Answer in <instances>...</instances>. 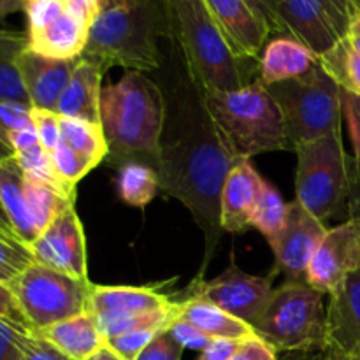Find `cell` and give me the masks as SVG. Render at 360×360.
<instances>
[{
    "label": "cell",
    "mask_w": 360,
    "mask_h": 360,
    "mask_svg": "<svg viewBox=\"0 0 360 360\" xmlns=\"http://www.w3.org/2000/svg\"><path fill=\"white\" fill-rule=\"evenodd\" d=\"M287 214L288 204L285 202L281 193L273 185L264 181L262 192H260L257 206L253 210L250 225L259 229L264 234V238L269 241V239H273L283 229L285 221H287Z\"/></svg>",
    "instance_id": "4dcf8cb0"
},
{
    "label": "cell",
    "mask_w": 360,
    "mask_h": 360,
    "mask_svg": "<svg viewBox=\"0 0 360 360\" xmlns=\"http://www.w3.org/2000/svg\"><path fill=\"white\" fill-rule=\"evenodd\" d=\"M102 70L94 63L81 58L58 98L55 112L62 118L86 120L101 123V79Z\"/></svg>",
    "instance_id": "7402d4cb"
},
{
    "label": "cell",
    "mask_w": 360,
    "mask_h": 360,
    "mask_svg": "<svg viewBox=\"0 0 360 360\" xmlns=\"http://www.w3.org/2000/svg\"><path fill=\"white\" fill-rule=\"evenodd\" d=\"M67 11L63 0H28L25 4L27 14V32H35L44 28Z\"/></svg>",
    "instance_id": "8d00e7d4"
},
{
    "label": "cell",
    "mask_w": 360,
    "mask_h": 360,
    "mask_svg": "<svg viewBox=\"0 0 360 360\" xmlns=\"http://www.w3.org/2000/svg\"><path fill=\"white\" fill-rule=\"evenodd\" d=\"M37 264L79 280H88L86 239L83 224L70 206L30 245Z\"/></svg>",
    "instance_id": "4fadbf2b"
},
{
    "label": "cell",
    "mask_w": 360,
    "mask_h": 360,
    "mask_svg": "<svg viewBox=\"0 0 360 360\" xmlns=\"http://www.w3.org/2000/svg\"><path fill=\"white\" fill-rule=\"evenodd\" d=\"M327 308L329 347L352 354L360 347V271L348 274L333 292Z\"/></svg>",
    "instance_id": "ac0fdd59"
},
{
    "label": "cell",
    "mask_w": 360,
    "mask_h": 360,
    "mask_svg": "<svg viewBox=\"0 0 360 360\" xmlns=\"http://www.w3.org/2000/svg\"><path fill=\"white\" fill-rule=\"evenodd\" d=\"M185 348L171 336L169 330H162L136 360H181Z\"/></svg>",
    "instance_id": "ab89813d"
},
{
    "label": "cell",
    "mask_w": 360,
    "mask_h": 360,
    "mask_svg": "<svg viewBox=\"0 0 360 360\" xmlns=\"http://www.w3.org/2000/svg\"><path fill=\"white\" fill-rule=\"evenodd\" d=\"M326 352H308V354H299L294 360H326Z\"/></svg>",
    "instance_id": "11a10c76"
},
{
    "label": "cell",
    "mask_w": 360,
    "mask_h": 360,
    "mask_svg": "<svg viewBox=\"0 0 360 360\" xmlns=\"http://www.w3.org/2000/svg\"><path fill=\"white\" fill-rule=\"evenodd\" d=\"M236 347H238V341L217 340L213 341L206 350L200 352L199 359L197 360H231Z\"/></svg>",
    "instance_id": "681fc988"
},
{
    "label": "cell",
    "mask_w": 360,
    "mask_h": 360,
    "mask_svg": "<svg viewBox=\"0 0 360 360\" xmlns=\"http://www.w3.org/2000/svg\"><path fill=\"white\" fill-rule=\"evenodd\" d=\"M294 153L295 200L326 224L340 213L350 192V157L345 153L341 130L297 144Z\"/></svg>",
    "instance_id": "ba28073f"
},
{
    "label": "cell",
    "mask_w": 360,
    "mask_h": 360,
    "mask_svg": "<svg viewBox=\"0 0 360 360\" xmlns=\"http://www.w3.org/2000/svg\"><path fill=\"white\" fill-rule=\"evenodd\" d=\"M28 330L44 329L88 311L91 283L32 262L9 285Z\"/></svg>",
    "instance_id": "9c48e42d"
},
{
    "label": "cell",
    "mask_w": 360,
    "mask_h": 360,
    "mask_svg": "<svg viewBox=\"0 0 360 360\" xmlns=\"http://www.w3.org/2000/svg\"><path fill=\"white\" fill-rule=\"evenodd\" d=\"M264 181L266 179H262L248 158H241L232 165L220 200V221L224 231L243 232L252 227L250 221Z\"/></svg>",
    "instance_id": "e0dca14e"
},
{
    "label": "cell",
    "mask_w": 360,
    "mask_h": 360,
    "mask_svg": "<svg viewBox=\"0 0 360 360\" xmlns=\"http://www.w3.org/2000/svg\"><path fill=\"white\" fill-rule=\"evenodd\" d=\"M214 23L227 39L232 51L243 60L262 55L271 35L267 25L246 4V0H202Z\"/></svg>",
    "instance_id": "9a60e30c"
},
{
    "label": "cell",
    "mask_w": 360,
    "mask_h": 360,
    "mask_svg": "<svg viewBox=\"0 0 360 360\" xmlns=\"http://www.w3.org/2000/svg\"><path fill=\"white\" fill-rule=\"evenodd\" d=\"M278 352L259 336L239 341L231 360H278Z\"/></svg>",
    "instance_id": "60d3db41"
},
{
    "label": "cell",
    "mask_w": 360,
    "mask_h": 360,
    "mask_svg": "<svg viewBox=\"0 0 360 360\" xmlns=\"http://www.w3.org/2000/svg\"><path fill=\"white\" fill-rule=\"evenodd\" d=\"M25 197L37 236H41L67 207L74 206L76 200V197L67 195L62 190L28 176H25Z\"/></svg>",
    "instance_id": "4316f807"
},
{
    "label": "cell",
    "mask_w": 360,
    "mask_h": 360,
    "mask_svg": "<svg viewBox=\"0 0 360 360\" xmlns=\"http://www.w3.org/2000/svg\"><path fill=\"white\" fill-rule=\"evenodd\" d=\"M347 39H348V42L354 46L355 51H357L360 55V11L357 14H355L354 20H352L350 28H348Z\"/></svg>",
    "instance_id": "816d5d0a"
},
{
    "label": "cell",
    "mask_w": 360,
    "mask_h": 360,
    "mask_svg": "<svg viewBox=\"0 0 360 360\" xmlns=\"http://www.w3.org/2000/svg\"><path fill=\"white\" fill-rule=\"evenodd\" d=\"M27 48V32L0 28V101L30 105L20 72V58Z\"/></svg>",
    "instance_id": "484cf974"
},
{
    "label": "cell",
    "mask_w": 360,
    "mask_h": 360,
    "mask_svg": "<svg viewBox=\"0 0 360 360\" xmlns=\"http://www.w3.org/2000/svg\"><path fill=\"white\" fill-rule=\"evenodd\" d=\"M178 319L186 320L214 341L225 340L239 343V341L257 336L250 323L200 299L186 297L179 301Z\"/></svg>",
    "instance_id": "cb8c5ba5"
},
{
    "label": "cell",
    "mask_w": 360,
    "mask_h": 360,
    "mask_svg": "<svg viewBox=\"0 0 360 360\" xmlns=\"http://www.w3.org/2000/svg\"><path fill=\"white\" fill-rule=\"evenodd\" d=\"M60 130L62 143L86 158L94 167H97L108 157V143L101 123L60 116Z\"/></svg>",
    "instance_id": "f1b7e54d"
},
{
    "label": "cell",
    "mask_w": 360,
    "mask_h": 360,
    "mask_svg": "<svg viewBox=\"0 0 360 360\" xmlns=\"http://www.w3.org/2000/svg\"><path fill=\"white\" fill-rule=\"evenodd\" d=\"M207 111L236 160L290 150L280 105L260 79L236 91L202 88Z\"/></svg>",
    "instance_id": "277c9868"
},
{
    "label": "cell",
    "mask_w": 360,
    "mask_h": 360,
    "mask_svg": "<svg viewBox=\"0 0 360 360\" xmlns=\"http://www.w3.org/2000/svg\"><path fill=\"white\" fill-rule=\"evenodd\" d=\"M101 127L116 164H157L165 127V97L155 81L129 70L101 94Z\"/></svg>",
    "instance_id": "3957f363"
},
{
    "label": "cell",
    "mask_w": 360,
    "mask_h": 360,
    "mask_svg": "<svg viewBox=\"0 0 360 360\" xmlns=\"http://www.w3.org/2000/svg\"><path fill=\"white\" fill-rule=\"evenodd\" d=\"M326 360H350V357L345 352H341L340 348L329 347L326 352Z\"/></svg>",
    "instance_id": "db71d44e"
},
{
    "label": "cell",
    "mask_w": 360,
    "mask_h": 360,
    "mask_svg": "<svg viewBox=\"0 0 360 360\" xmlns=\"http://www.w3.org/2000/svg\"><path fill=\"white\" fill-rule=\"evenodd\" d=\"M101 2H102V6H104V4H105V2H108V0H101Z\"/></svg>",
    "instance_id": "94428289"
},
{
    "label": "cell",
    "mask_w": 360,
    "mask_h": 360,
    "mask_svg": "<svg viewBox=\"0 0 360 360\" xmlns=\"http://www.w3.org/2000/svg\"><path fill=\"white\" fill-rule=\"evenodd\" d=\"M88 360H105V357H104V350H101L97 355H94V357L88 359Z\"/></svg>",
    "instance_id": "680465c9"
},
{
    "label": "cell",
    "mask_w": 360,
    "mask_h": 360,
    "mask_svg": "<svg viewBox=\"0 0 360 360\" xmlns=\"http://www.w3.org/2000/svg\"><path fill=\"white\" fill-rule=\"evenodd\" d=\"M320 63L315 51L290 35L271 39L259 58V79L264 84L294 79L311 72Z\"/></svg>",
    "instance_id": "d6986e66"
},
{
    "label": "cell",
    "mask_w": 360,
    "mask_h": 360,
    "mask_svg": "<svg viewBox=\"0 0 360 360\" xmlns=\"http://www.w3.org/2000/svg\"><path fill=\"white\" fill-rule=\"evenodd\" d=\"M79 60L48 58L27 48L20 58V72L32 108L55 111Z\"/></svg>",
    "instance_id": "2e32d148"
},
{
    "label": "cell",
    "mask_w": 360,
    "mask_h": 360,
    "mask_svg": "<svg viewBox=\"0 0 360 360\" xmlns=\"http://www.w3.org/2000/svg\"><path fill=\"white\" fill-rule=\"evenodd\" d=\"M326 234L323 221L313 217L297 200L288 204L283 229L267 241L274 252L273 273H283L287 281H306L309 264Z\"/></svg>",
    "instance_id": "7c38bea8"
},
{
    "label": "cell",
    "mask_w": 360,
    "mask_h": 360,
    "mask_svg": "<svg viewBox=\"0 0 360 360\" xmlns=\"http://www.w3.org/2000/svg\"><path fill=\"white\" fill-rule=\"evenodd\" d=\"M25 360H72L56 350L53 345L48 341L41 340V338L28 334L27 338V350H25Z\"/></svg>",
    "instance_id": "ee69618b"
},
{
    "label": "cell",
    "mask_w": 360,
    "mask_h": 360,
    "mask_svg": "<svg viewBox=\"0 0 360 360\" xmlns=\"http://www.w3.org/2000/svg\"><path fill=\"white\" fill-rule=\"evenodd\" d=\"M341 102H343V116L347 118L355 155H360V97L341 90Z\"/></svg>",
    "instance_id": "b9f144b4"
},
{
    "label": "cell",
    "mask_w": 360,
    "mask_h": 360,
    "mask_svg": "<svg viewBox=\"0 0 360 360\" xmlns=\"http://www.w3.org/2000/svg\"><path fill=\"white\" fill-rule=\"evenodd\" d=\"M267 90L280 105L292 151L297 144L341 130V88L320 63L304 76L267 84Z\"/></svg>",
    "instance_id": "52a82bcc"
},
{
    "label": "cell",
    "mask_w": 360,
    "mask_h": 360,
    "mask_svg": "<svg viewBox=\"0 0 360 360\" xmlns=\"http://www.w3.org/2000/svg\"><path fill=\"white\" fill-rule=\"evenodd\" d=\"M23 2H25V4H27V2H28V0H23Z\"/></svg>",
    "instance_id": "6125c7cd"
},
{
    "label": "cell",
    "mask_w": 360,
    "mask_h": 360,
    "mask_svg": "<svg viewBox=\"0 0 360 360\" xmlns=\"http://www.w3.org/2000/svg\"><path fill=\"white\" fill-rule=\"evenodd\" d=\"M360 271V218L327 231L306 273V281L322 294H330L348 274Z\"/></svg>",
    "instance_id": "5bb4252c"
},
{
    "label": "cell",
    "mask_w": 360,
    "mask_h": 360,
    "mask_svg": "<svg viewBox=\"0 0 360 360\" xmlns=\"http://www.w3.org/2000/svg\"><path fill=\"white\" fill-rule=\"evenodd\" d=\"M63 4H65L67 11H70L72 14L79 16L81 20L86 21L90 27L102 9L101 0H63Z\"/></svg>",
    "instance_id": "7dc6e473"
},
{
    "label": "cell",
    "mask_w": 360,
    "mask_h": 360,
    "mask_svg": "<svg viewBox=\"0 0 360 360\" xmlns=\"http://www.w3.org/2000/svg\"><path fill=\"white\" fill-rule=\"evenodd\" d=\"M169 9L176 44L200 86L236 91L252 83L202 0H169Z\"/></svg>",
    "instance_id": "5b68a950"
},
{
    "label": "cell",
    "mask_w": 360,
    "mask_h": 360,
    "mask_svg": "<svg viewBox=\"0 0 360 360\" xmlns=\"http://www.w3.org/2000/svg\"><path fill=\"white\" fill-rule=\"evenodd\" d=\"M0 319L11 320V322L18 323V326L25 327L28 330L27 322H25L23 315H21L20 306H18L16 299H14V294L4 283H0Z\"/></svg>",
    "instance_id": "bcb514c9"
},
{
    "label": "cell",
    "mask_w": 360,
    "mask_h": 360,
    "mask_svg": "<svg viewBox=\"0 0 360 360\" xmlns=\"http://www.w3.org/2000/svg\"><path fill=\"white\" fill-rule=\"evenodd\" d=\"M14 157H16L18 164H20L21 171L25 172V176L37 179V181L48 183V185L62 190V192L67 193V195L76 197V192H70V190L63 185L62 179L58 178L55 167H53L51 155H49V151H46L41 144L30 148V150L20 151V153H16Z\"/></svg>",
    "instance_id": "1f68e13d"
},
{
    "label": "cell",
    "mask_w": 360,
    "mask_h": 360,
    "mask_svg": "<svg viewBox=\"0 0 360 360\" xmlns=\"http://www.w3.org/2000/svg\"><path fill=\"white\" fill-rule=\"evenodd\" d=\"M90 25L79 16L65 11L44 28L27 32L28 49L37 55L56 60L81 58L88 44Z\"/></svg>",
    "instance_id": "ffe728a7"
},
{
    "label": "cell",
    "mask_w": 360,
    "mask_h": 360,
    "mask_svg": "<svg viewBox=\"0 0 360 360\" xmlns=\"http://www.w3.org/2000/svg\"><path fill=\"white\" fill-rule=\"evenodd\" d=\"M0 200L18 239L30 248L39 236L32 224L27 197H25V172L21 171L16 157L0 162Z\"/></svg>",
    "instance_id": "d4e9b609"
},
{
    "label": "cell",
    "mask_w": 360,
    "mask_h": 360,
    "mask_svg": "<svg viewBox=\"0 0 360 360\" xmlns=\"http://www.w3.org/2000/svg\"><path fill=\"white\" fill-rule=\"evenodd\" d=\"M28 125H32V105L0 101V141L6 146H9V136L14 130Z\"/></svg>",
    "instance_id": "d590c367"
},
{
    "label": "cell",
    "mask_w": 360,
    "mask_h": 360,
    "mask_svg": "<svg viewBox=\"0 0 360 360\" xmlns=\"http://www.w3.org/2000/svg\"><path fill=\"white\" fill-rule=\"evenodd\" d=\"M355 4H357V7H359V11H360V0H355Z\"/></svg>",
    "instance_id": "91938a15"
},
{
    "label": "cell",
    "mask_w": 360,
    "mask_h": 360,
    "mask_svg": "<svg viewBox=\"0 0 360 360\" xmlns=\"http://www.w3.org/2000/svg\"><path fill=\"white\" fill-rule=\"evenodd\" d=\"M0 236H4V238H9V239H13V241H18V243H21L20 239H18L16 232H14V229H13V224H11V220H9V217H7L6 210H4V206H2V200H0ZM21 245H23V243H21Z\"/></svg>",
    "instance_id": "f907efd6"
},
{
    "label": "cell",
    "mask_w": 360,
    "mask_h": 360,
    "mask_svg": "<svg viewBox=\"0 0 360 360\" xmlns=\"http://www.w3.org/2000/svg\"><path fill=\"white\" fill-rule=\"evenodd\" d=\"M32 123L37 130L39 143L46 151L51 153L62 141V130H60V116L55 111L48 109L32 108Z\"/></svg>",
    "instance_id": "74e56055"
},
{
    "label": "cell",
    "mask_w": 360,
    "mask_h": 360,
    "mask_svg": "<svg viewBox=\"0 0 360 360\" xmlns=\"http://www.w3.org/2000/svg\"><path fill=\"white\" fill-rule=\"evenodd\" d=\"M162 327H146V329H136L130 333L122 334V336L111 338L105 341V347L118 355L122 360H136L141 355V352L162 333Z\"/></svg>",
    "instance_id": "836d02e7"
},
{
    "label": "cell",
    "mask_w": 360,
    "mask_h": 360,
    "mask_svg": "<svg viewBox=\"0 0 360 360\" xmlns=\"http://www.w3.org/2000/svg\"><path fill=\"white\" fill-rule=\"evenodd\" d=\"M116 188L123 202L136 207L150 204L160 188L158 174L155 167L144 162H125L120 165L116 176Z\"/></svg>",
    "instance_id": "83f0119b"
},
{
    "label": "cell",
    "mask_w": 360,
    "mask_h": 360,
    "mask_svg": "<svg viewBox=\"0 0 360 360\" xmlns=\"http://www.w3.org/2000/svg\"><path fill=\"white\" fill-rule=\"evenodd\" d=\"M171 37L169 0H108L90 27L81 58L102 72L112 65L130 70H158V41Z\"/></svg>",
    "instance_id": "7a4b0ae2"
},
{
    "label": "cell",
    "mask_w": 360,
    "mask_h": 360,
    "mask_svg": "<svg viewBox=\"0 0 360 360\" xmlns=\"http://www.w3.org/2000/svg\"><path fill=\"white\" fill-rule=\"evenodd\" d=\"M169 333L171 336L181 345L185 350H197V352H202L213 343L214 340H211L210 336L199 330L197 327H193L192 323H188L186 320L183 319H176L174 322L169 326Z\"/></svg>",
    "instance_id": "f35d334b"
},
{
    "label": "cell",
    "mask_w": 360,
    "mask_h": 360,
    "mask_svg": "<svg viewBox=\"0 0 360 360\" xmlns=\"http://www.w3.org/2000/svg\"><path fill=\"white\" fill-rule=\"evenodd\" d=\"M347 207L350 218H360V155L350 158V192Z\"/></svg>",
    "instance_id": "f6af8a7d"
},
{
    "label": "cell",
    "mask_w": 360,
    "mask_h": 360,
    "mask_svg": "<svg viewBox=\"0 0 360 360\" xmlns=\"http://www.w3.org/2000/svg\"><path fill=\"white\" fill-rule=\"evenodd\" d=\"M174 306L169 295L153 287H104L91 283L88 311L97 313H155Z\"/></svg>",
    "instance_id": "603a6c76"
},
{
    "label": "cell",
    "mask_w": 360,
    "mask_h": 360,
    "mask_svg": "<svg viewBox=\"0 0 360 360\" xmlns=\"http://www.w3.org/2000/svg\"><path fill=\"white\" fill-rule=\"evenodd\" d=\"M30 330L7 319H0V360H25Z\"/></svg>",
    "instance_id": "e575fe53"
},
{
    "label": "cell",
    "mask_w": 360,
    "mask_h": 360,
    "mask_svg": "<svg viewBox=\"0 0 360 360\" xmlns=\"http://www.w3.org/2000/svg\"><path fill=\"white\" fill-rule=\"evenodd\" d=\"M250 7L255 11L257 16L267 25L271 34L283 35V28H281L280 16H278V9H280V0H246Z\"/></svg>",
    "instance_id": "7bdbcfd3"
},
{
    "label": "cell",
    "mask_w": 360,
    "mask_h": 360,
    "mask_svg": "<svg viewBox=\"0 0 360 360\" xmlns=\"http://www.w3.org/2000/svg\"><path fill=\"white\" fill-rule=\"evenodd\" d=\"M34 336L48 341L49 345L72 360H88L105 348V338L90 311L72 319L62 320L44 329L34 330Z\"/></svg>",
    "instance_id": "44dd1931"
},
{
    "label": "cell",
    "mask_w": 360,
    "mask_h": 360,
    "mask_svg": "<svg viewBox=\"0 0 360 360\" xmlns=\"http://www.w3.org/2000/svg\"><path fill=\"white\" fill-rule=\"evenodd\" d=\"M347 355L350 357V360H360V347H357L352 354H347Z\"/></svg>",
    "instance_id": "6f0895ef"
},
{
    "label": "cell",
    "mask_w": 360,
    "mask_h": 360,
    "mask_svg": "<svg viewBox=\"0 0 360 360\" xmlns=\"http://www.w3.org/2000/svg\"><path fill=\"white\" fill-rule=\"evenodd\" d=\"M359 13L355 0H280L283 35H290L322 56L347 37Z\"/></svg>",
    "instance_id": "30bf717a"
},
{
    "label": "cell",
    "mask_w": 360,
    "mask_h": 360,
    "mask_svg": "<svg viewBox=\"0 0 360 360\" xmlns=\"http://www.w3.org/2000/svg\"><path fill=\"white\" fill-rule=\"evenodd\" d=\"M11 157H14L13 150H11L9 146H6V144H4L2 141H0V162L6 160V158H11Z\"/></svg>",
    "instance_id": "9f6ffc18"
},
{
    "label": "cell",
    "mask_w": 360,
    "mask_h": 360,
    "mask_svg": "<svg viewBox=\"0 0 360 360\" xmlns=\"http://www.w3.org/2000/svg\"><path fill=\"white\" fill-rule=\"evenodd\" d=\"M323 295L308 281H285L273 290L253 330L276 352L308 354L329 348Z\"/></svg>",
    "instance_id": "8992f818"
},
{
    "label": "cell",
    "mask_w": 360,
    "mask_h": 360,
    "mask_svg": "<svg viewBox=\"0 0 360 360\" xmlns=\"http://www.w3.org/2000/svg\"><path fill=\"white\" fill-rule=\"evenodd\" d=\"M320 65L341 90L360 97V55L347 37L320 56Z\"/></svg>",
    "instance_id": "f546056e"
},
{
    "label": "cell",
    "mask_w": 360,
    "mask_h": 360,
    "mask_svg": "<svg viewBox=\"0 0 360 360\" xmlns=\"http://www.w3.org/2000/svg\"><path fill=\"white\" fill-rule=\"evenodd\" d=\"M39 143V136H37V130H35L34 123L25 129L20 130H14L13 134L9 136V148L13 150V153H20V151L25 150H30V148L37 146Z\"/></svg>",
    "instance_id": "c3c4849f"
},
{
    "label": "cell",
    "mask_w": 360,
    "mask_h": 360,
    "mask_svg": "<svg viewBox=\"0 0 360 360\" xmlns=\"http://www.w3.org/2000/svg\"><path fill=\"white\" fill-rule=\"evenodd\" d=\"M49 155H51V162L56 174H58V178L62 179L63 185H65L70 192H76L77 181H81V179L94 169V165H91L86 158L81 157L79 153H76L72 148L63 144L62 141H60L58 146H56Z\"/></svg>",
    "instance_id": "d6a6232c"
},
{
    "label": "cell",
    "mask_w": 360,
    "mask_h": 360,
    "mask_svg": "<svg viewBox=\"0 0 360 360\" xmlns=\"http://www.w3.org/2000/svg\"><path fill=\"white\" fill-rule=\"evenodd\" d=\"M176 83L171 102L165 101V127L155 171L160 188L185 204L206 236L202 276L224 231L220 221L221 190L238 160L214 125L202 86L190 74L185 58Z\"/></svg>",
    "instance_id": "6da1fadb"
},
{
    "label": "cell",
    "mask_w": 360,
    "mask_h": 360,
    "mask_svg": "<svg viewBox=\"0 0 360 360\" xmlns=\"http://www.w3.org/2000/svg\"><path fill=\"white\" fill-rule=\"evenodd\" d=\"M20 11H25L23 0H0V21Z\"/></svg>",
    "instance_id": "f5cc1de1"
},
{
    "label": "cell",
    "mask_w": 360,
    "mask_h": 360,
    "mask_svg": "<svg viewBox=\"0 0 360 360\" xmlns=\"http://www.w3.org/2000/svg\"><path fill=\"white\" fill-rule=\"evenodd\" d=\"M273 278L274 273L269 276H253L231 262L214 280L202 281L197 278L190 287L192 294L188 297L218 306L252 326L273 294Z\"/></svg>",
    "instance_id": "8fae6325"
}]
</instances>
